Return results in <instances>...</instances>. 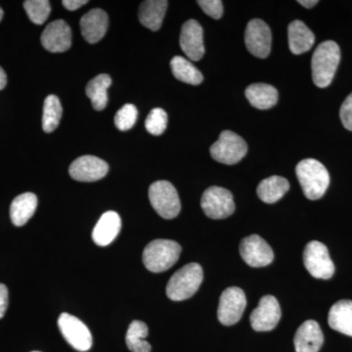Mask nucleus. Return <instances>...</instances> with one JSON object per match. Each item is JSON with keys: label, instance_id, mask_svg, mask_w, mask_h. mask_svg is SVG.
I'll use <instances>...</instances> for the list:
<instances>
[{"label": "nucleus", "instance_id": "obj_1", "mask_svg": "<svg viewBox=\"0 0 352 352\" xmlns=\"http://www.w3.org/2000/svg\"><path fill=\"white\" fill-rule=\"evenodd\" d=\"M296 173L303 194L309 200H318L327 191L330 175L325 166L317 160H302L296 166Z\"/></svg>", "mask_w": 352, "mask_h": 352}, {"label": "nucleus", "instance_id": "obj_2", "mask_svg": "<svg viewBox=\"0 0 352 352\" xmlns=\"http://www.w3.org/2000/svg\"><path fill=\"white\" fill-rule=\"evenodd\" d=\"M340 60V50L335 41H324L317 46L312 56V80L314 85L325 88L333 82Z\"/></svg>", "mask_w": 352, "mask_h": 352}, {"label": "nucleus", "instance_id": "obj_3", "mask_svg": "<svg viewBox=\"0 0 352 352\" xmlns=\"http://www.w3.org/2000/svg\"><path fill=\"white\" fill-rule=\"evenodd\" d=\"M203 278V268L200 264H187L171 276L166 286V296L173 302L188 300L200 288Z\"/></svg>", "mask_w": 352, "mask_h": 352}, {"label": "nucleus", "instance_id": "obj_4", "mask_svg": "<svg viewBox=\"0 0 352 352\" xmlns=\"http://www.w3.org/2000/svg\"><path fill=\"white\" fill-rule=\"evenodd\" d=\"M182 245L175 241L157 239L149 243L143 252V263L148 270L161 273L170 270L179 259Z\"/></svg>", "mask_w": 352, "mask_h": 352}, {"label": "nucleus", "instance_id": "obj_5", "mask_svg": "<svg viewBox=\"0 0 352 352\" xmlns=\"http://www.w3.org/2000/svg\"><path fill=\"white\" fill-rule=\"evenodd\" d=\"M149 199L153 208L163 219H175L182 210V204L175 187L166 180L153 183L149 188Z\"/></svg>", "mask_w": 352, "mask_h": 352}, {"label": "nucleus", "instance_id": "obj_6", "mask_svg": "<svg viewBox=\"0 0 352 352\" xmlns=\"http://www.w3.org/2000/svg\"><path fill=\"white\" fill-rule=\"evenodd\" d=\"M247 152L248 145L244 139L230 131H222L219 140L210 147L212 159L224 164L239 163Z\"/></svg>", "mask_w": 352, "mask_h": 352}, {"label": "nucleus", "instance_id": "obj_7", "mask_svg": "<svg viewBox=\"0 0 352 352\" xmlns=\"http://www.w3.org/2000/svg\"><path fill=\"white\" fill-rule=\"evenodd\" d=\"M303 263L308 272L316 279L328 280L335 273L327 247L318 241H311L305 245Z\"/></svg>", "mask_w": 352, "mask_h": 352}, {"label": "nucleus", "instance_id": "obj_8", "mask_svg": "<svg viewBox=\"0 0 352 352\" xmlns=\"http://www.w3.org/2000/svg\"><path fill=\"white\" fill-rule=\"evenodd\" d=\"M201 207L205 214L212 219H226L235 212L232 193L219 186L210 187L204 192Z\"/></svg>", "mask_w": 352, "mask_h": 352}, {"label": "nucleus", "instance_id": "obj_9", "mask_svg": "<svg viewBox=\"0 0 352 352\" xmlns=\"http://www.w3.org/2000/svg\"><path fill=\"white\" fill-rule=\"evenodd\" d=\"M247 307V298L242 289L230 287L222 293L219 298L217 317L222 325L232 326L242 318L245 308Z\"/></svg>", "mask_w": 352, "mask_h": 352}, {"label": "nucleus", "instance_id": "obj_10", "mask_svg": "<svg viewBox=\"0 0 352 352\" xmlns=\"http://www.w3.org/2000/svg\"><path fill=\"white\" fill-rule=\"evenodd\" d=\"M58 327L67 342L78 351H87L92 346L89 329L74 315L62 314L58 318Z\"/></svg>", "mask_w": 352, "mask_h": 352}, {"label": "nucleus", "instance_id": "obj_11", "mask_svg": "<svg viewBox=\"0 0 352 352\" xmlns=\"http://www.w3.org/2000/svg\"><path fill=\"white\" fill-rule=\"evenodd\" d=\"M245 43L248 50L254 56L261 59L268 57L272 43L270 28L263 20L250 21L245 32Z\"/></svg>", "mask_w": 352, "mask_h": 352}, {"label": "nucleus", "instance_id": "obj_12", "mask_svg": "<svg viewBox=\"0 0 352 352\" xmlns=\"http://www.w3.org/2000/svg\"><path fill=\"white\" fill-rule=\"evenodd\" d=\"M281 314L277 298L273 296H264L259 300L258 307L252 312L250 322L256 332H270L279 323Z\"/></svg>", "mask_w": 352, "mask_h": 352}, {"label": "nucleus", "instance_id": "obj_13", "mask_svg": "<svg viewBox=\"0 0 352 352\" xmlns=\"http://www.w3.org/2000/svg\"><path fill=\"white\" fill-rule=\"evenodd\" d=\"M240 254L243 261L251 267L270 265L274 259L270 245L258 235H251L241 241Z\"/></svg>", "mask_w": 352, "mask_h": 352}, {"label": "nucleus", "instance_id": "obj_14", "mask_svg": "<svg viewBox=\"0 0 352 352\" xmlns=\"http://www.w3.org/2000/svg\"><path fill=\"white\" fill-rule=\"evenodd\" d=\"M109 171L108 164L95 156L78 157L69 166L72 178L80 182H94L105 177Z\"/></svg>", "mask_w": 352, "mask_h": 352}, {"label": "nucleus", "instance_id": "obj_15", "mask_svg": "<svg viewBox=\"0 0 352 352\" xmlns=\"http://www.w3.org/2000/svg\"><path fill=\"white\" fill-rule=\"evenodd\" d=\"M180 47L192 61H199L205 54L204 31L200 23L188 20L182 25L180 34Z\"/></svg>", "mask_w": 352, "mask_h": 352}, {"label": "nucleus", "instance_id": "obj_16", "mask_svg": "<svg viewBox=\"0 0 352 352\" xmlns=\"http://www.w3.org/2000/svg\"><path fill=\"white\" fill-rule=\"evenodd\" d=\"M41 44L46 50L52 53H62L72 45V31L64 20L51 22L41 34Z\"/></svg>", "mask_w": 352, "mask_h": 352}, {"label": "nucleus", "instance_id": "obj_17", "mask_svg": "<svg viewBox=\"0 0 352 352\" xmlns=\"http://www.w3.org/2000/svg\"><path fill=\"white\" fill-rule=\"evenodd\" d=\"M80 25L83 38L88 43H98L107 32L109 25L107 13L102 9H92L82 16Z\"/></svg>", "mask_w": 352, "mask_h": 352}, {"label": "nucleus", "instance_id": "obj_18", "mask_svg": "<svg viewBox=\"0 0 352 352\" xmlns=\"http://www.w3.org/2000/svg\"><path fill=\"white\" fill-rule=\"evenodd\" d=\"M324 336L320 325L314 320H307L296 331V352H318L323 346Z\"/></svg>", "mask_w": 352, "mask_h": 352}, {"label": "nucleus", "instance_id": "obj_19", "mask_svg": "<svg viewBox=\"0 0 352 352\" xmlns=\"http://www.w3.org/2000/svg\"><path fill=\"white\" fill-rule=\"evenodd\" d=\"M122 219L119 214L110 210L102 215L97 222L92 232V239L97 245L106 247L118 237Z\"/></svg>", "mask_w": 352, "mask_h": 352}, {"label": "nucleus", "instance_id": "obj_20", "mask_svg": "<svg viewBox=\"0 0 352 352\" xmlns=\"http://www.w3.org/2000/svg\"><path fill=\"white\" fill-rule=\"evenodd\" d=\"M168 2L166 0H146L139 7L138 17L141 24L153 32L161 29Z\"/></svg>", "mask_w": 352, "mask_h": 352}, {"label": "nucleus", "instance_id": "obj_21", "mask_svg": "<svg viewBox=\"0 0 352 352\" xmlns=\"http://www.w3.org/2000/svg\"><path fill=\"white\" fill-rule=\"evenodd\" d=\"M288 38L289 50L296 55L302 54L311 50L315 43L314 32L300 20H295L289 25Z\"/></svg>", "mask_w": 352, "mask_h": 352}, {"label": "nucleus", "instance_id": "obj_22", "mask_svg": "<svg viewBox=\"0 0 352 352\" xmlns=\"http://www.w3.org/2000/svg\"><path fill=\"white\" fill-rule=\"evenodd\" d=\"M38 208V197L34 193L21 194L10 206V217L15 226H23L32 219Z\"/></svg>", "mask_w": 352, "mask_h": 352}, {"label": "nucleus", "instance_id": "obj_23", "mask_svg": "<svg viewBox=\"0 0 352 352\" xmlns=\"http://www.w3.org/2000/svg\"><path fill=\"white\" fill-rule=\"evenodd\" d=\"M329 326L333 330L352 337V302L342 300L331 307L328 315Z\"/></svg>", "mask_w": 352, "mask_h": 352}, {"label": "nucleus", "instance_id": "obj_24", "mask_svg": "<svg viewBox=\"0 0 352 352\" xmlns=\"http://www.w3.org/2000/svg\"><path fill=\"white\" fill-rule=\"evenodd\" d=\"M245 97L254 108L267 110L276 105L278 91L276 88L267 83H254L245 89Z\"/></svg>", "mask_w": 352, "mask_h": 352}, {"label": "nucleus", "instance_id": "obj_25", "mask_svg": "<svg viewBox=\"0 0 352 352\" xmlns=\"http://www.w3.org/2000/svg\"><path fill=\"white\" fill-rule=\"evenodd\" d=\"M289 183L282 176L273 175L259 183L256 193L266 204L276 203L289 191Z\"/></svg>", "mask_w": 352, "mask_h": 352}, {"label": "nucleus", "instance_id": "obj_26", "mask_svg": "<svg viewBox=\"0 0 352 352\" xmlns=\"http://www.w3.org/2000/svg\"><path fill=\"white\" fill-rule=\"evenodd\" d=\"M112 85V78L106 74H101L90 80L85 88V94L91 101L96 111H102L108 104V89Z\"/></svg>", "mask_w": 352, "mask_h": 352}, {"label": "nucleus", "instance_id": "obj_27", "mask_svg": "<svg viewBox=\"0 0 352 352\" xmlns=\"http://www.w3.org/2000/svg\"><path fill=\"white\" fill-rule=\"evenodd\" d=\"M171 72L180 82L198 85L203 82L204 76L200 71L189 60L175 56L170 61Z\"/></svg>", "mask_w": 352, "mask_h": 352}, {"label": "nucleus", "instance_id": "obj_28", "mask_svg": "<svg viewBox=\"0 0 352 352\" xmlns=\"http://www.w3.org/2000/svg\"><path fill=\"white\" fill-rule=\"evenodd\" d=\"M149 330L144 322L134 320L129 325L126 336V346L132 352H151L152 346L147 340Z\"/></svg>", "mask_w": 352, "mask_h": 352}, {"label": "nucleus", "instance_id": "obj_29", "mask_svg": "<svg viewBox=\"0 0 352 352\" xmlns=\"http://www.w3.org/2000/svg\"><path fill=\"white\" fill-rule=\"evenodd\" d=\"M63 108L61 102L55 95H50L44 100L43 129L46 133L54 131L59 126L60 120L62 119Z\"/></svg>", "mask_w": 352, "mask_h": 352}, {"label": "nucleus", "instance_id": "obj_30", "mask_svg": "<svg viewBox=\"0 0 352 352\" xmlns=\"http://www.w3.org/2000/svg\"><path fill=\"white\" fill-rule=\"evenodd\" d=\"M24 8L30 20L36 25L44 24L51 12L48 0H27L24 2Z\"/></svg>", "mask_w": 352, "mask_h": 352}, {"label": "nucleus", "instance_id": "obj_31", "mask_svg": "<svg viewBox=\"0 0 352 352\" xmlns=\"http://www.w3.org/2000/svg\"><path fill=\"white\" fill-rule=\"evenodd\" d=\"M168 126V115L161 108L153 109L145 122V127L152 135L159 136L163 134Z\"/></svg>", "mask_w": 352, "mask_h": 352}, {"label": "nucleus", "instance_id": "obj_32", "mask_svg": "<svg viewBox=\"0 0 352 352\" xmlns=\"http://www.w3.org/2000/svg\"><path fill=\"white\" fill-rule=\"evenodd\" d=\"M138 111L132 104H126L118 111L115 116V124L122 131H129L135 124Z\"/></svg>", "mask_w": 352, "mask_h": 352}, {"label": "nucleus", "instance_id": "obj_33", "mask_svg": "<svg viewBox=\"0 0 352 352\" xmlns=\"http://www.w3.org/2000/svg\"><path fill=\"white\" fill-rule=\"evenodd\" d=\"M197 3L204 12L215 20L220 19L223 15V6L221 0H199Z\"/></svg>", "mask_w": 352, "mask_h": 352}, {"label": "nucleus", "instance_id": "obj_34", "mask_svg": "<svg viewBox=\"0 0 352 352\" xmlns=\"http://www.w3.org/2000/svg\"><path fill=\"white\" fill-rule=\"evenodd\" d=\"M340 117L347 131H352V94L346 97L340 107Z\"/></svg>", "mask_w": 352, "mask_h": 352}, {"label": "nucleus", "instance_id": "obj_35", "mask_svg": "<svg viewBox=\"0 0 352 352\" xmlns=\"http://www.w3.org/2000/svg\"><path fill=\"white\" fill-rule=\"evenodd\" d=\"M8 307V289L4 284L0 283V319L6 315Z\"/></svg>", "mask_w": 352, "mask_h": 352}, {"label": "nucleus", "instance_id": "obj_36", "mask_svg": "<svg viewBox=\"0 0 352 352\" xmlns=\"http://www.w3.org/2000/svg\"><path fill=\"white\" fill-rule=\"evenodd\" d=\"M87 3V0H63V1H62V4H63L65 8L69 11L78 10V8H80V7Z\"/></svg>", "mask_w": 352, "mask_h": 352}, {"label": "nucleus", "instance_id": "obj_37", "mask_svg": "<svg viewBox=\"0 0 352 352\" xmlns=\"http://www.w3.org/2000/svg\"><path fill=\"white\" fill-rule=\"evenodd\" d=\"M298 2L300 6L308 9L312 8V7H314L317 3H318L317 0H298Z\"/></svg>", "mask_w": 352, "mask_h": 352}, {"label": "nucleus", "instance_id": "obj_38", "mask_svg": "<svg viewBox=\"0 0 352 352\" xmlns=\"http://www.w3.org/2000/svg\"><path fill=\"white\" fill-rule=\"evenodd\" d=\"M7 85V76L4 69L0 67V90L3 89Z\"/></svg>", "mask_w": 352, "mask_h": 352}, {"label": "nucleus", "instance_id": "obj_39", "mask_svg": "<svg viewBox=\"0 0 352 352\" xmlns=\"http://www.w3.org/2000/svg\"><path fill=\"white\" fill-rule=\"evenodd\" d=\"M2 18H3V10H2L1 7H0V22H1Z\"/></svg>", "mask_w": 352, "mask_h": 352}, {"label": "nucleus", "instance_id": "obj_40", "mask_svg": "<svg viewBox=\"0 0 352 352\" xmlns=\"http://www.w3.org/2000/svg\"><path fill=\"white\" fill-rule=\"evenodd\" d=\"M32 352H41V351H32Z\"/></svg>", "mask_w": 352, "mask_h": 352}]
</instances>
